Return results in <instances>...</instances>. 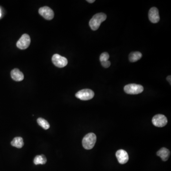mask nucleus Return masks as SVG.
Segmentation results:
<instances>
[{"instance_id":"2eb2a0df","label":"nucleus","mask_w":171,"mask_h":171,"mask_svg":"<svg viewBox=\"0 0 171 171\" xmlns=\"http://www.w3.org/2000/svg\"><path fill=\"white\" fill-rule=\"evenodd\" d=\"M33 162H34V164L36 165L44 164L46 163L47 158L43 154L37 155L36 157L34 158Z\"/></svg>"},{"instance_id":"dca6fc26","label":"nucleus","mask_w":171,"mask_h":171,"mask_svg":"<svg viewBox=\"0 0 171 171\" xmlns=\"http://www.w3.org/2000/svg\"><path fill=\"white\" fill-rule=\"evenodd\" d=\"M37 123L39 126H41V127H42L43 129L47 130L50 128V124L48 122L42 118H38Z\"/></svg>"},{"instance_id":"9d476101","label":"nucleus","mask_w":171,"mask_h":171,"mask_svg":"<svg viewBox=\"0 0 171 171\" xmlns=\"http://www.w3.org/2000/svg\"><path fill=\"white\" fill-rule=\"evenodd\" d=\"M149 19L151 23H157L160 20L158 10L156 7H152L149 11Z\"/></svg>"},{"instance_id":"f03ea898","label":"nucleus","mask_w":171,"mask_h":171,"mask_svg":"<svg viewBox=\"0 0 171 171\" xmlns=\"http://www.w3.org/2000/svg\"><path fill=\"white\" fill-rule=\"evenodd\" d=\"M96 136L93 133L86 135L82 140V145L84 148L90 150L93 148L96 143Z\"/></svg>"},{"instance_id":"f8f14e48","label":"nucleus","mask_w":171,"mask_h":171,"mask_svg":"<svg viewBox=\"0 0 171 171\" xmlns=\"http://www.w3.org/2000/svg\"><path fill=\"white\" fill-rule=\"evenodd\" d=\"M157 155L160 157L163 161H166L170 155V151L165 147L160 149L157 153Z\"/></svg>"},{"instance_id":"aec40b11","label":"nucleus","mask_w":171,"mask_h":171,"mask_svg":"<svg viewBox=\"0 0 171 171\" xmlns=\"http://www.w3.org/2000/svg\"><path fill=\"white\" fill-rule=\"evenodd\" d=\"M87 2H89V3H93V2H95V0H87Z\"/></svg>"},{"instance_id":"423d86ee","label":"nucleus","mask_w":171,"mask_h":171,"mask_svg":"<svg viewBox=\"0 0 171 171\" xmlns=\"http://www.w3.org/2000/svg\"><path fill=\"white\" fill-rule=\"evenodd\" d=\"M31 43V38L27 34L22 35L20 39L17 41L16 45L19 49L25 50L28 48Z\"/></svg>"},{"instance_id":"9b49d317","label":"nucleus","mask_w":171,"mask_h":171,"mask_svg":"<svg viewBox=\"0 0 171 171\" xmlns=\"http://www.w3.org/2000/svg\"><path fill=\"white\" fill-rule=\"evenodd\" d=\"M11 78L16 81H21L24 79V75L18 69H14L11 72Z\"/></svg>"},{"instance_id":"1a4fd4ad","label":"nucleus","mask_w":171,"mask_h":171,"mask_svg":"<svg viewBox=\"0 0 171 171\" xmlns=\"http://www.w3.org/2000/svg\"><path fill=\"white\" fill-rule=\"evenodd\" d=\"M116 156L120 164H125L128 162L129 157L127 152L123 149L118 150L116 153Z\"/></svg>"},{"instance_id":"7ed1b4c3","label":"nucleus","mask_w":171,"mask_h":171,"mask_svg":"<svg viewBox=\"0 0 171 171\" xmlns=\"http://www.w3.org/2000/svg\"><path fill=\"white\" fill-rule=\"evenodd\" d=\"M124 90L125 92L127 94L136 95L142 93L144 91V87L140 85L130 84L125 86Z\"/></svg>"},{"instance_id":"412c9836","label":"nucleus","mask_w":171,"mask_h":171,"mask_svg":"<svg viewBox=\"0 0 171 171\" xmlns=\"http://www.w3.org/2000/svg\"><path fill=\"white\" fill-rule=\"evenodd\" d=\"M1 16V10H0V17Z\"/></svg>"},{"instance_id":"ddd939ff","label":"nucleus","mask_w":171,"mask_h":171,"mask_svg":"<svg viewBox=\"0 0 171 171\" xmlns=\"http://www.w3.org/2000/svg\"><path fill=\"white\" fill-rule=\"evenodd\" d=\"M11 145L14 147L21 148L24 145V142L23 138L21 137H15L11 142Z\"/></svg>"},{"instance_id":"a211bd4d","label":"nucleus","mask_w":171,"mask_h":171,"mask_svg":"<svg viewBox=\"0 0 171 171\" xmlns=\"http://www.w3.org/2000/svg\"><path fill=\"white\" fill-rule=\"evenodd\" d=\"M101 65L103 67H104L105 68H108V67H110V65H111V63L110 61L109 60H107V61H104L101 63Z\"/></svg>"},{"instance_id":"6ab92c4d","label":"nucleus","mask_w":171,"mask_h":171,"mask_svg":"<svg viewBox=\"0 0 171 171\" xmlns=\"http://www.w3.org/2000/svg\"><path fill=\"white\" fill-rule=\"evenodd\" d=\"M171 76H168L167 78V80L168 81V82H169V83H170V84H171Z\"/></svg>"},{"instance_id":"6e6552de","label":"nucleus","mask_w":171,"mask_h":171,"mask_svg":"<svg viewBox=\"0 0 171 171\" xmlns=\"http://www.w3.org/2000/svg\"><path fill=\"white\" fill-rule=\"evenodd\" d=\"M39 13L41 15L47 20H51L53 18L54 16V11L48 6L41 7L39 9Z\"/></svg>"},{"instance_id":"0eeeda50","label":"nucleus","mask_w":171,"mask_h":171,"mask_svg":"<svg viewBox=\"0 0 171 171\" xmlns=\"http://www.w3.org/2000/svg\"><path fill=\"white\" fill-rule=\"evenodd\" d=\"M52 63L58 68H63L68 64V60L66 58L63 57L58 54H56L52 56Z\"/></svg>"},{"instance_id":"39448f33","label":"nucleus","mask_w":171,"mask_h":171,"mask_svg":"<svg viewBox=\"0 0 171 171\" xmlns=\"http://www.w3.org/2000/svg\"><path fill=\"white\" fill-rule=\"evenodd\" d=\"M167 122L166 117L162 114L157 115L152 119L153 125L157 127H163L166 125Z\"/></svg>"},{"instance_id":"f257e3e1","label":"nucleus","mask_w":171,"mask_h":171,"mask_svg":"<svg viewBox=\"0 0 171 171\" xmlns=\"http://www.w3.org/2000/svg\"><path fill=\"white\" fill-rule=\"evenodd\" d=\"M107 19V15L104 13H98L93 16L90 20L89 25L93 31H96L99 27L101 23Z\"/></svg>"},{"instance_id":"f3484780","label":"nucleus","mask_w":171,"mask_h":171,"mask_svg":"<svg viewBox=\"0 0 171 171\" xmlns=\"http://www.w3.org/2000/svg\"><path fill=\"white\" fill-rule=\"evenodd\" d=\"M109 58V55L108 53L107 52H103L100 56V61L101 63L107 61V60H108Z\"/></svg>"},{"instance_id":"4468645a","label":"nucleus","mask_w":171,"mask_h":171,"mask_svg":"<svg viewBox=\"0 0 171 171\" xmlns=\"http://www.w3.org/2000/svg\"><path fill=\"white\" fill-rule=\"evenodd\" d=\"M142 54L139 51H135L131 53L129 56V60L131 63H135L139 60L142 58Z\"/></svg>"},{"instance_id":"20e7f679","label":"nucleus","mask_w":171,"mask_h":171,"mask_svg":"<svg viewBox=\"0 0 171 171\" xmlns=\"http://www.w3.org/2000/svg\"><path fill=\"white\" fill-rule=\"evenodd\" d=\"M76 97L81 100H88L93 99L94 96V92L90 89H84L79 91L76 93Z\"/></svg>"}]
</instances>
